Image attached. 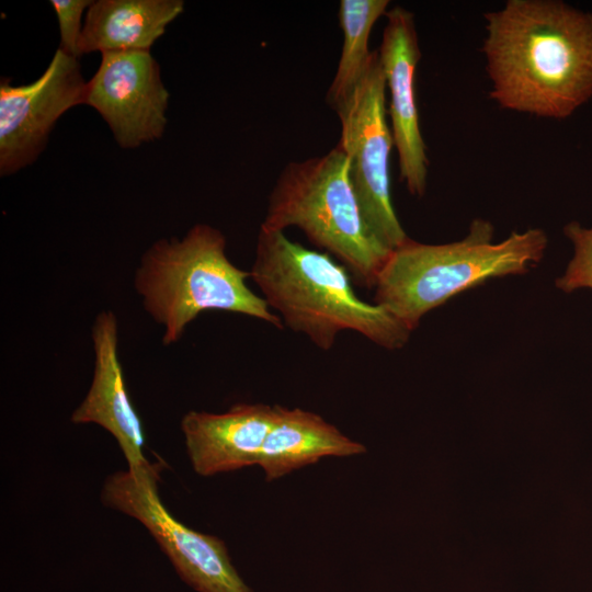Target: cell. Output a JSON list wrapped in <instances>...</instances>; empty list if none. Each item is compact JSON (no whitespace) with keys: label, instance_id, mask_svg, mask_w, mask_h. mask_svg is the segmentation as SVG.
Returning <instances> with one entry per match:
<instances>
[{"label":"cell","instance_id":"obj_1","mask_svg":"<svg viewBox=\"0 0 592 592\" xmlns=\"http://www.w3.org/2000/svg\"><path fill=\"white\" fill-rule=\"evenodd\" d=\"M483 19L490 98L502 109L565 119L592 98V12L508 0Z\"/></svg>","mask_w":592,"mask_h":592},{"label":"cell","instance_id":"obj_2","mask_svg":"<svg viewBox=\"0 0 592 592\" xmlns=\"http://www.w3.org/2000/svg\"><path fill=\"white\" fill-rule=\"evenodd\" d=\"M250 278L283 326L329 351L342 331L387 350L401 349L411 330L385 307L362 300L344 265L284 231L260 226Z\"/></svg>","mask_w":592,"mask_h":592},{"label":"cell","instance_id":"obj_3","mask_svg":"<svg viewBox=\"0 0 592 592\" xmlns=\"http://www.w3.org/2000/svg\"><path fill=\"white\" fill-rule=\"evenodd\" d=\"M250 272L227 255L225 235L208 224H195L181 238L159 239L141 255L134 288L145 311L163 328L162 343L180 341L201 314L218 310L264 321L283 322L262 296L248 285Z\"/></svg>","mask_w":592,"mask_h":592},{"label":"cell","instance_id":"obj_4","mask_svg":"<svg viewBox=\"0 0 592 592\" xmlns=\"http://www.w3.org/2000/svg\"><path fill=\"white\" fill-rule=\"evenodd\" d=\"M490 221L477 218L455 242L426 244L408 239L389 254L375 283V304L413 331L421 318L459 293L489 278L524 274L538 263L548 239L543 229L513 231L493 242Z\"/></svg>","mask_w":592,"mask_h":592},{"label":"cell","instance_id":"obj_5","mask_svg":"<svg viewBox=\"0 0 592 592\" xmlns=\"http://www.w3.org/2000/svg\"><path fill=\"white\" fill-rule=\"evenodd\" d=\"M261 226L299 228L368 288L391 253L362 215L349 158L339 145L323 156L286 164L269 195Z\"/></svg>","mask_w":592,"mask_h":592},{"label":"cell","instance_id":"obj_6","mask_svg":"<svg viewBox=\"0 0 592 592\" xmlns=\"http://www.w3.org/2000/svg\"><path fill=\"white\" fill-rule=\"evenodd\" d=\"M385 92V77L375 50L352 94L334 111L341 123L338 145L349 158L362 215L376 238L392 251L409 237L391 201L389 158L395 145L386 117Z\"/></svg>","mask_w":592,"mask_h":592},{"label":"cell","instance_id":"obj_7","mask_svg":"<svg viewBox=\"0 0 592 592\" xmlns=\"http://www.w3.org/2000/svg\"><path fill=\"white\" fill-rule=\"evenodd\" d=\"M102 503L139 521L156 539L179 577L197 592H252L231 563L225 543L175 520L162 504L158 483L128 470L110 475Z\"/></svg>","mask_w":592,"mask_h":592},{"label":"cell","instance_id":"obj_8","mask_svg":"<svg viewBox=\"0 0 592 592\" xmlns=\"http://www.w3.org/2000/svg\"><path fill=\"white\" fill-rule=\"evenodd\" d=\"M87 81L79 58L60 48L33 82L0 83V174L10 175L32 164L45 148L59 117L84 104Z\"/></svg>","mask_w":592,"mask_h":592},{"label":"cell","instance_id":"obj_9","mask_svg":"<svg viewBox=\"0 0 592 592\" xmlns=\"http://www.w3.org/2000/svg\"><path fill=\"white\" fill-rule=\"evenodd\" d=\"M101 55L98 70L87 81L84 104L96 110L122 148H137L161 138L169 92L150 50Z\"/></svg>","mask_w":592,"mask_h":592},{"label":"cell","instance_id":"obj_10","mask_svg":"<svg viewBox=\"0 0 592 592\" xmlns=\"http://www.w3.org/2000/svg\"><path fill=\"white\" fill-rule=\"evenodd\" d=\"M91 340L94 352L91 385L70 420L75 424L93 423L106 430L121 447L127 470L140 481L158 483L162 462L152 464L145 456L146 437L126 387L118 355V321L112 310H102L95 316Z\"/></svg>","mask_w":592,"mask_h":592},{"label":"cell","instance_id":"obj_11","mask_svg":"<svg viewBox=\"0 0 592 592\" xmlns=\"http://www.w3.org/2000/svg\"><path fill=\"white\" fill-rule=\"evenodd\" d=\"M386 18L378 55L390 94L389 115L400 180L412 195L422 197L429 159L415 102L414 77L421 58L418 34L413 14L405 8L394 7Z\"/></svg>","mask_w":592,"mask_h":592},{"label":"cell","instance_id":"obj_12","mask_svg":"<svg viewBox=\"0 0 592 592\" xmlns=\"http://www.w3.org/2000/svg\"><path fill=\"white\" fill-rule=\"evenodd\" d=\"M275 407L237 403L223 413L189 411L181 430L194 471L208 477L258 464Z\"/></svg>","mask_w":592,"mask_h":592},{"label":"cell","instance_id":"obj_13","mask_svg":"<svg viewBox=\"0 0 592 592\" xmlns=\"http://www.w3.org/2000/svg\"><path fill=\"white\" fill-rule=\"evenodd\" d=\"M274 407V422L257 464L264 471L266 481L323 457H348L366 452L362 443L350 439L315 412L278 405Z\"/></svg>","mask_w":592,"mask_h":592},{"label":"cell","instance_id":"obj_14","mask_svg":"<svg viewBox=\"0 0 592 592\" xmlns=\"http://www.w3.org/2000/svg\"><path fill=\"white\" fill-rule=\"evenodd\" d=\"M184 10L182 0H96L89 7L80 56L93 52L150 50Z\"/></svg>","mask_w":592,"mask_h":592},{"label":"cell","instance_id":"obj_15","mask_svg":"<svg viewBox=\"0 0 592 592\" xmlns=\"http://www.w3.org/2000/svg\"><path fill=\"white\" fill-rule=\"evenodd\" d=\"M388 0H341L339 7L343 45L327 100L335 110L353 92L363 77L373 53L368 48L369 34L376 21L385 14Z\"/></svg>","mask_w":592,"mask_h":592},{"label":"cell","instance_id":"obj_16","mask_svg":"<svg viewBox=\"0 0 592 592\" xmlns=\"http://www.w3.org/2000/svg\"><path fill=\"white\" fill-rule=\"evenodd\" d=\"M563 234L572 242L574 253L565 274L556 280V287L565 293L592 288V227L570 221L563 227Z\"/></svg>","mask_w":592,"mask_h":592},{"label":"cell","instance_id":"obj_17","mask_svg":"<svg viewBox=\"0 0 592 592\" xmlns=\"http://www.w3.org/2000/svg\"><path fill=\"white\" fill-rule=\"evenodd\" d=\"M55 10L59 34V48L68 55L80 57L79 42L82 34V18L91 5V0H52Z\"/></svg>","mask_w":592,"mask_h":592}]
</instances>
